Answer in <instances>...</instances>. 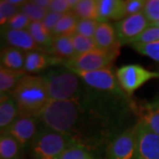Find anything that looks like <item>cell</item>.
Returning <instances> with one entry per match:
<instances>
[{
  "label": "cell",
  "instance_id": "cell-10",
  "mask_svg": "<svg viewBox=\"0 0 159 159\" xmlns=\"http://www.w3.org/2000/svg\"><path fill=\"white\" fill-rule=\"evenodd\" d=\"M41 122L38 117H21L19 116L16 120L5 132L12 136L21 146L23 150L34 140L38 132V123Z\"/></svg>",
  "mask_w": 159,
  "mask_h": 159
},
{
  "label": "cell",
  "instance_id": "cell-23",
  "mask_svg": "<svg viewBox=\"0 0 159 159\" xmlns=\"http://www.w3.org/2000/svg\"><path fill=\"white\" fill-rule=\"evenodd\" d=\"M139 121L148 126L155 134L159 135V111L154 108L151 102H145L138 110Z\"/></svg>",
  "mask_w": 159,
  "mask_h": 159
},
{
  "label": "cell",
  "instance_id": "cell-36",
  "mask_svg": "<svg viewBox=\"0 0 159 159\" xmlns=\"http://www.w3.org/2000/svg\"><path fill=\"white\" fill-rule=\"evenodd\" d=\"M64 14H66V13H58V12L49 11V13L47 14L45 19L42 22L44 25V27H45L46 29H48L51 33V31L53 30L54 27L58 22V20L64 16Z\"/></svg>",
  "mask_w": 159,
  "mask_h": 159
},
{
  "label": "cell",
  "instance_id": "cell-32",
  "mask_svg": "<svg viewBox=\"0 0 159 159\" xmlns=\"http://www.w3.org/2000/svg\"><path fill=\"white\" fill-rule=\"evenodd\" d=\"M78 1L79 0H51L49 11L67 13L69 11H72Z\"/></svg>",
  "mask_w": 159,
  "mask_h": 159
},
{
  "label": "cell",
  "instance_id": "cell-11",
  "mask_svg": "<svg viewBox=\"0 0 159 159\" xmlns=\"http://www.w3.org/2000/svg\"><path fill=\"white\" fill-rule=\"evenodd\" d=\"M136 127L138 137L136 159H159V135L139 120Z\"/></svg>",
  "mask_w": 159,
  "mask_h": 159
},
{
  "label": "cell",
  "instance_id": "cell-15",
  "mask_svg": "<svg viewBox=\"0 0 159 159\" xmlns=\"http://www.w3.org/2000/svg\"><path fill=\"white\" fill-rule=\"evenodd\" d=\"M19 117L17 103L11 95L3 94L0 97V131L4 134Z\"/></svg>",
  "mask_w": 159,
  "mask_h": 159
},
{
  "label": "cell",
  "instance_id": "cell-20",
  "mask_svg": "<svg viewBox=\"0 0 159 159\" xmlns=\"http://www.w3.org/2000/svg\"><path fill=\"white\" fill-rule=\"evenodd\" d=\"M30 34L34 38V42L43 51H50L52 45L53 36L51 33L46 29L42 21H32L28 29Z\"/></svg>",
  "mask_w": 159,
  "mask_h": 159
},
{
  "label": "cell",
  "instance_id": "cell-8",
  "mask_svg": "<svg viewBox=\"0 0 159 159\" xmlns=\"http://www.w3.org/2000/svg\"><path fill=\"white\" fill-rule=\"evenodd\" d=\"M138 137L136 125L126 129L110 142L106 149L108 159H136Z\"/></svg>",
  "mask_w": 159,
  "mask_h": 159
},
{
  "label": "cell",
  "instance_id": "cell-22",
  "mask_svg": "<svg viewBox=\"0 0 159 159\" xmlns=\"http://www.w3.org/2000/svg\"><path fill=\"white\" fill-rule=\"evenodd\" d=\"M80 18L75 15L73 11H69L64 14L58 22L56 24L53 30L51 31V34L53 37L60 36V35H69L72 36L76 33L77 24Z\"/></svg>",
  "mask_w": 159,
  "mask_h": 159
},
{
  "label": "cell",
  "instance_id": "cell-28",
  "mask_svg": "<svg viewBox=\"0 0 159 159\" xmlns=\"http://www.w3.org/2000/svg\"><path fill=\"white\" fill-rule=\"evenodd\" d=\"M20 12V6L12 5L9 0L0 1V25L4 27L11 18Z\"/></svg>",
  "mask_w": 159,
  "mask_h": 159
},
{
  "label": "cell",
  "instance_id": "cell-24",
  "mask_svg": "<svg viewBox=\"0 0 159 159\" xmlns=\"http://www.w3.org/2000/svg\"><path fill=\"white\" fill-rule=\"evenodd\" d=\"M99 0H79L72 11L80 19L98 20Z\"/></svg>",
  "mask_w": 159,
  "mask_h": 159
},
{
  "label": "cell",
  "instance_id": "cell-13",
  "mask_svg": "<svg viewBox=\"0 0 159 159\" xmlns=\"http://www.w3.org/2000/svg\"><path fill=\"white\" fill-rule=\"evenodd\" d=\"M2 37L8 46L20 49L25 52L31 51H43L34 42V38L28 31V29L15 30L2 29Z\"/></svg>",
  "mask_w": 159,
  "mask_h": 159
},
{
  "label": "cell",
  "instance_id": "cell-2",
  "mask_svg": "<svg viewBox=\"0 0 159 159\" xmlns=\"http://www.w3.org/2000/svg\"><path fill=\"white\" fill-rule=\"evenodd\" d=\"M19 109V116L38 117L51 102L42 75L26 74L10 93Z\"/></svg>",
  "mask_w": 159,
  "mask_h": 159
},
{
  "label": "cell",
  "instance_id": "cell-7",
  "mask_svg": "<svg viewBox=\"0 0 159 159\" xmlns=\"http://www.w3.org/2000/svg\"><path fill=\"white\" fill-rule=\"evenodd\" d=\"M116 75L120 87L128 96L149 80L159 78V73L148 71L140 65L123 66L117 70Z\"/></svg>",
  "mask_w": 159,
  "mask_h": 159
},
{
  "label": "cell",
  "instance_id": "cell-26",
  "mask_svg": "<svg viewBox=\"0 0 159 159\" xmlns=\"http://www.w3.org/2000/svg\"><path fill=\"white\" fill-rule=\"evenodd\" d=\"M20 11L25 13L31 20V21H43L49 13L48 10L41 8L33 1H28L25 5H23L20 7Z\"/></svg>",
  "mask_w": 159,
  "mask_h": 159
},
{
  "label": "cell",
  "instance_id": "cell-16",
  "mask_svg": "<svg viewBox=\"0 0 159 159\" xmlns=\"http://www.w3.org/2000/svg\"><path fill=\"white\" fill-rule=\"evenodd\" d=\"M94 39L98 48L105 51L118 49L120 45L115 27L109 22L99 23Z\"/></svg>",
  "mask_w": 159,
  "mask_h": 159
},
{
  "label": "cell",
  "instance_id": "cell-14",
  "mask_svg": "<svg viewBox=\"0 0 159 159\" xmlns=\"http://www.w3.org/2000/svg\"><path fill=\"white\" fill-rule=\"evenodd\" d=\"M126 18L125 1L122 0H99L98 21L108 22L110 20H122Z\"/></svg>",
  "mask_w": 159,
  "mask_h": 159
},
{
  "label": "cell",
  "instance_id": "cell-39",
  "mask_svg": "<svg viewBox=\"0 0 159 159\" xmlns=\"http://www.w3.org/2000/svg\"><path fill=\"white\" fill-rule=\"evenodd\" d=\"M149 26H151V27H157V28H159V20L156 21V22L150 23V25H149Z\"/></svg>",
  "mask_w": 159,
  "mask_h": 159
},
{
  "label": "cell",
  "instance_id": "cell-5",
  "mask_svg": "<svg viewBox=\"0 0 159 159\" xmlns=\"http://www.w3.org/2000/svg\"><path fill=\"white\" fill-rule=\"evenodd\" d=\"M119 48L111 51L97 49L82 54H76L73 57L65 60L62 66L66 68L81 71H95L109 68L119 55Z\"/></svg>",
  "mask_w": 159,
  "mask_h": 159
},
{
  "label": "cell",
  "instance_id": "cell-37",
  "mask_svg": "<svg viewBox=\"0 0 159 159\" xmlns=\"http://www.w3.org/2000/svg\"><path fill=\"white\" fill-rule=\"evenodd\" d=\"M33 2L38 6H40L41 8L49 11V7L51 6V0H33Z\"/></svg>",
  "mask_w": 159,
  "mask_h": 159
},
{
  "label": "cell",
  "instance_id": "cell-18",
  "mask_svg": "<svg viewBox=\"0 0 159 159\" xmlns=\"http://www.w3.org/2000/svg\"><path fill=\"white\" fill-rule=\"evenodd\" d=\"M48 53L64 60L69 59L75 56L76 52L73 45L71 36L60 35V36L53 37L52 45L50 51H48Z\"/></svg>",
  "mask_w": 159,
  "mask_h": 159
},
{
  "label": "cell",
  "instance_id": "cell-25",
  "mask_svg": "<svg viewBox=\"0 0 159 159\" xmlns=\"http://www.w3.org/2000/svg\"><path fill=\"white\" fill-rule=\"evenodd\" d=\"M71 38L76 54H82L99 49L95 39L92 37H87L75 33L71 36Z\"/></svg>",
  "mask_w": 159,
  "mask_h": 159
},
{
  "label": "cell",
  "instance_id": "cell-4",
  "mask_svg": "<svg viewBox=\"0 0 159 159\" xmlns=\"http://www.w3.org/2000/svg\"><path fill=\"white\" fill-rule=\"evenodd\" d=\"M73 145L74 142L68 135L43 125L29 149L33 159H59L65 150Z\"/></svg>",
  "mask_w": 159,
  "mask_h": 159
},
{
  "label": "cell",
  "instance_id": "cell-27",
  "mask_svg": "<svg viewBox=\"0 0 159 159\" xmlns=\"http://www.w3.org/2000/svg\"><path fill=\"white\" fill-rule=\"evenodd\" d=\"M129 45L140 54L149 57L150 58L159 62V41L148 43H134Z\"/></svg>",
  "mask_w": 159,
  "mask_h": 159
},
{
  "label": "cell",
  "instance_id": "cell-1",
  "mask_svg": "<svg viewBox=\"0 0 159 159\" xmlns=\"http://www.w3.org/2000/svg\"><path fill=\"white\" fill-rule=\"evenodd\" d=\"M133 105L125 93L97 90L86 84L75 99L51 101L39 119L43 125L68 135L75 145L94 153L106 151L115 137L132 127L127 124L136 111Z\"/></svg>",
  "mask_w": 159,
  "mask_h": 159
},
{
  "label": "cell",
  "instance_id": "cell-12",
  "mask_svg": "<svg viewBox=\"0 0 159 159\" xmlns=\"http://www.w3.org/2000/svg\"><path fill=\"white\" fill-rule=\"evenodd\" d=\"M64 61V59L43 51H27L25 54L24 71L27 74H36L52 66L63 65Z\"/></svg>",
  "mask_w": 159,
  "mask_h": 159
},
{
  "label": "cell",
  "instance_id": "cell-17",
  "mask_svg": "<svg viewBox=\"0 0 159 159\" xmlns=\"http://www.w3.org/2000/svg\"><path fill=\"white\" fill-rule=\"evenodd\" d=\"M26 52L11 46H6L1 49L0 62L1 67L11 70H24Z\"/></svg>",
  "mask_w": 159,
  "mask_h": 159
},
{
  "label": "cell",
  "instance_id": "cell-30",
  "mask_svg": "<svg viewBox=\"0 0 159 159\" xmlns=\"http://www.w3.org/2000/svg\"><path fill=\"white\" fill-rule=\"evenodd\" d=\"M99 23L100 22L98 20L80 19L78 24H77L76 33L81 34V35H84V36H87V37L94 38Z\"/></svg>",
  "mask_w": 159,
  "mask_h": 159
},
{
  "label": "cell",
  "instance_id": "cell-34",
  "mask_svg": "<svg viewBox=\"0 0 159 159\" xmlns=\"http://www.w3.org/2000/svg\"><path fill=\"white\" fill-rule=\"evenodd\" d=\"M142 12L149 23L159 20V0H146Z\"/></svg>",
  "mask_w": 159,
  "mask_h": 159
},
{
  "label": "cell",
  "instance_id": "cell-21",
  "mask_svg": "<svg viewBox=\"0 0 159 159\" xmlns=\"http://www.w3.org/2000/svg\"><path fill=\"white\" fill-rule=\"evenodd\" d=\"M27 74L24 70L0 68V92L1 95L9 94L14 89L19 81Z\"/></svg>",
  "mask_w": 159,
  "mask_h": 159
},
{
  "label": "cell",
  "instance_id": "cell-3",
  "mask_svg": "<svg viewBox=\"0 0 159 159\" xmlns=\"http://www.w3.org/2000/svg\"><path fill=\"white\" fill-rule=\"evenodd\" d=\"M51 97V101H67L79 97L85 82L66 67L53 68L42 75Z\"/></svg>",
  "mask_w": 159,
  "mask_h": 159
},
{
  "label": "cell",
  "instance_id": "cell-33",
  "mask_svg": "<svg viewBox=\"0 0 159 159\" xmlns=\"http://www.w3.org/2000/svg\"><path fill=\"white\" fill-rule=\"evenodd\" d=\"M159 41V28L149 26L146 30H144L142 34L138 35L136 38L133 40L130 43H148Z\"/></svg>",
  "mask_w": 159,
  "mask_h": 159
},
{
  "label": "cell",
  "instance_id": "cell-29",
  "mask_svg": "<svg viewBox=\"0 0 159 159\" xmlns=\"http://www.w3.org/2000/svg\"><path fill=\"white\" fill-rule=\"evenodd\" d=\"M59 159H95V157L88 148L74 144L66 149Z\"/></svg>",
  "mask_w": 159,
  "mask_h": 159
},
{
  "label": "cell",
  "instance_id": "cell-6",
  "mask_svg": "<svg viewBox=\"0 0 159 159\" xmlns=\"http://www.w3.org/2000/svg\"><path fill=\"white\" fill-rule=\"evenodd\" d=\"M67 69L76 74L87 85L94 89L111 92L116 94L125 93L119 85L117 75L114 74L112 69L104 68L95 71H81L73 68Z\"/></svg>",
  "mask_w": 159,
  "mask_h": 159
},
{
  "label": "cell",
  "instance_id": "cell-19",
  "mask_svg": "<svg viewBox=\"0 0 159 159\" xmlns=\"http://www.w3.org/2000/svg\"><path fill=\"white\" fill-rule=\"evenodd\" d=\"M23 148L20 143L7 133L0 135V159H20Z\"/></svg>",
  "mask_w": 159,
  "mask_h": 159
},
{
  "label": "cell",
  "instance_id": "cell-35",
  "mask_svg": "<svg viewBox=\"0 0 159 159\" xmlns=\"http://www.w3.org/2000/svg\"><path fill=\"white\" fill-rule=\"evenodd\" d=\"M146 0H127L125 1V10L126 17L142 12Z\"/></svg>",
  "mask_w": 159,
  "mask_h": 159
},
{
  "label": "cell",
  "instance_id": "cell-31",
  "mask_svg": "<svg viewBox=\"0 0 159 159\" xmlns=\"http://www.w3.org/2000/svg\"><path fill=\"white\" fill-rule=\"evenodd\" d=\"M31 22H32L31 20L25 13L20 11V13L16 14L14 17L11 18L4 27H2V29L25 30V29H29Z\"/></svg>",
  "mask_w": 159,
  "mask_h": 159
},
{
  "label": "cell",
  "instance_id": "cell-9",
  "mask_svg": "<svg viewBox=\"0 0 159 159\" xmlns=\"http://www.w3.org/2000/svg\"><path fill=\"white\" fill-rule=\"evenodd\" d=\"M150 23L143 12L131 15L115 24V29L120 44L130 43L148 29Z\"/></svg>",
  "mask_w": 159,
  "mask_h": 159
},
{
  "label": "cell",
  "instance_id": "cell-38",
  "mask_svg": "<svg viewBox=\"0 0 159 159\" xmlns=\"http://www.w3.org/2000/svg\"><path fill=\"white\" fill-rule=\"evenodd\" d=\"M151 104H152V106H153L154 108L156 109L157 111H159V101L152 102H151Z\"/></svg>",
  "mask_w": 159,
  "mask_h": 159
}]
</instances>
